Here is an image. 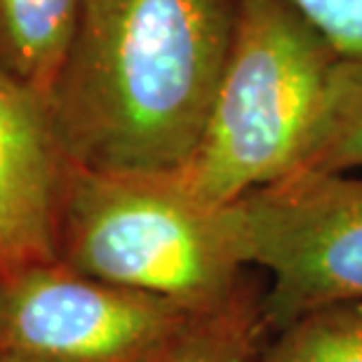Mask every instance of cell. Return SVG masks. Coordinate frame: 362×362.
I'll use <instances>...</instances> for the list:
<instances>
[{"instance_id": "1", "label": "cell", "mask_w": 362, "mask_h": 362, "mask_svg": "<svg viewBox=\"0 0 362 362\" xmlns=\"http://www.w3.org/2000/svg\"><path fill=\"white\" fill-rule=\"evenodd\" d=\"M235 24V0H83L47 92L71 165L170 175L205 136Z\"/></svg>"}, {"instance_id": "2", "label": "cell", "mask_w": 362, "mask_h": 362, "mask_svg": "<svg viewBox=\"0 0 362 362\" xmlns=\"http://www.w3.org/2000/svg\"><path fill=\"white\" fill-rule=\"evenodd\" d=\"M344 54L287 0H235L205 136L177 175L226 205L301 170Z\"/></svg>"}, {"instance_id": "3", "label": "cell", "mask_w": 362, "mask_h": 362, "mask_svg": "<svg viewBox=\"0 0 362 362\" xmlns=\"http://www.w3.org/2000/svg\"><path fill=\"white\" fill-rule=\"evenodd\" d=\"M226 205L191 191L177 172L134 175L74 165L57 259L191 315L212 313L255 273L235 250Z\"/></svg>"}, {"instance_id": "4", "label": "cell", "mask_w": 362, "mask_h": 362, "mask_svg": "<svg viewBox=\"0 0 362 362\" xmlns=\"http://www.w3.org/2000/svg\"><path fill=\"white\" fill-rule=\"evenodd\" d=\"M226 212L245 266L269 271L264 313L273 334L310 310L362 301V177L296 172Z\"/></svg>"}, {"instance_id": "5", "label": "cell", "mask_w": 362, "mask_h": 362, "mask_svg": "<svg viewBox=\"0 0 362 362\" xmlns=\"http://www.w3.org/2000/svg\"><path fill=\"white\" fill-rule=\"evenodd\" d=\"M191 317L59 259L0 271V362H156Z\"/></svg>"}, {"instance_id": "6", "label": "cell", "mask_w": 362, "mask_h": 362, "mask_svg": "<svg viewBox=\"0 0 362 362\" xmlns=\"http://www.w3.org/2000/svg\"><path fill=\"white\" fill-rule=\"evenodd\" d=\"M71 170L45 97L0 69V271L57 259Z\"/></svg>"}, {"instance_id": "7", "label": "cell", "mask_w": 362, "mask_h": 362, "mask_svg": "<svg viewBox=\"0 0 362 362\" xmlns=\"http://www.w3.org/2000/svg\"><path fill=\"white\" fill-rule=\"evenodd\" d=\"M81 10L83 0H0V69L47 97Z\"/></svg>"}, {"instance_id": "8", "label": "cell", "mask_w": 362, "mask_h": 362, "mask_svg": "<svg viewBox=\"0 0 362 362\" xmlns=\"http://www.w3.org/2000/svg\"><path fill=\"white\" fill-rule=\"evenodd\" d=\"M264 289L259 275L252 273L226 306L193 315L156 362H262L273 339Z\"/></svg>"}, {"instance_id": "9", "label": "cell", "mask_w": 362, "mask_h": 362, "mask_svg": "<svg viewBox=\"0 0 362 362\" xmlns=\"http://www.w3.org/2000/svg\"><path fill=\"white\" fill-rule=\"evenodd\" d=\"M362 170V59L344 57L299 172Z\"/></svg>"}, {"instance_id": "10", "label": "cell", "mask_w": 362, "mask_h": 362, "mask_svg": "<svg viewBox=\"0 0 362 362\" xmlns=\"http://www.w3.org/2000/svg\"><path fill=\"white\" fill-rule=\"evenodd\" d=\"M262 362H362V301L310 310L275 332Z\"/></svg>"}, {"instance_id": "11", "label": "cell", "mask_w": 362, "mask_h": 362, "mask_svg": "<svg viewBox=\"0 0 362 362\" xmlns=\"http://www.w3.org/2000/svg\"><path fill=\"white\" fill-rule=\"evenodd\" d=\"M344 57L362 59V0H287Z\"/></svg>"}]
</instances>
